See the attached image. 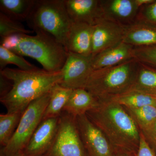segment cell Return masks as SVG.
Wrapping results in <instances>:
<instances>
[{"label":"cell","instance_id":"5","mask_svg":"<svg viewBox=\"0 0 156 156\" xmlns=\"http://www.w3.org/2000/svg\"><path fill=\"white\" fill-rule=\"evenodd\" d=\"M26 21L30 30L49 34L65 47L73 23L65 0H36Z\"/></svg>","mask_w":156,"mask_h":156},{"label":"cell","instance_id":"34","mask_svg":"<svg viewBox=\"0 0 156 156\" xmlns=\"http://www.w3.org/2000/svg\"><path fill=\"white\" fill-rule=\"evenodd\" d=\"M48 156L46 155H43V156Z\"/></svg>","mask_w":156,"mask_h":156},{"label":"cell","instance_id":"24","mask_svg":"<svg viewBox=\"0 0 156 156\" xmlns=\"http://www.w3.org/2000/svg\"><path fill=\"white\" fill-rule=\"evenodd\" d=\"M125 108L133 118L139 129L149 126L156 121V107L154 105Z\"/></svg>","mask_w":156,"mask_h":156},{"label":"cell","instance_id":"7","mask_svg":"<svg viewBox=\"0 0 156 156\" xmlns=\"http://www.w3.org/2000/svg\"><path fill=\"white\" fill-rule=\"evenodd\" d=\"M76 118L61 115L55 140L48 156H87Z\"/></svg>","mask_w":156,"mask_h":156},{"label":"cell","instance_id":"19","mask_svg":"<svg viewBox=\"0 0 156 156\" xmlns=\"http://www.w3.org/2000/svg\"><path fill=\"white\" fill-rule=\"evenodd\" d=\"M35 2L36 0H0V12L17 21H27Z\"/></svg>","mask_w":156,"mask_h":156},{"label":"cell","instance_id":"14","mask_svg":"<svg viewBox=\"0 0 156 156\" xmlns=\"http://www.w3.org/2000/svg\"><path fill=\"white\" fill-rule=\"evenodd\" d=\"M65 3L73 23L93 26L101 18L99 0H65Z\"/></svg>","mask_w":156,"mask_h":156},{"label":"cell","instance_id":"25","mask_svg":"<svg viewBox=\"0 0 156 156\" xmlns=\"http://www.w3.org/2000/svg\"><path fill=\"white\" fill-rule=\"evenodd\" d=\"M31 30H27L21 22L14 20L0 12V37L1 39L18 34L34 33Z\"/></svg>","mask_w":156,"mask_h":156},{"label":"cell","instance_id":"15","mask_svg":"<svg viewBox=\"0 0 156 156\" xmlns=\"http://www.w3.org/2000/svg\"><path fill=\"white\" fill-rule=\"evenodd\" d=\"M134 47L122 42L92 57L93 70L115 66L134 58Z\"/></svg>","mask_w":156,"mask_h":156},{"label":"cell","instance_id":"27","mask_svg":"<svg viewBox=\"0 0 156 156\" xmlns=\"http://www.w3.org/2000/svg\"><path fill=\"white\" fill-rule=\"evenodd\" d=\"M135 21L144 23L156 27V0L140 7Z\"/></svg>","mask_w":156,"mask_h":156},{"label":"cell","instance_id":"8","mask_svg":"<svg viewBox=\"0 0 156 156\" xmlns=\"http://www.w3.org/2000/svg\"><path fill=\"white\" fill-rule=\"evenodd\" d=\"M85 148L89 156H114L116 151L103 132L87 115L76 118Z\"/></svg>","mask_w":156,"mask_h":156},{"label":"cell","instance_id":"11","mask_svg":"<svg viewBox=\"0 0 156 156\" xmlns=\"http://www.w3.org/2000/svg\"><path fill=\"white\" fill-rule=\"evenodd\" d=\"M101 18L123 27L136 21L139 10L135 0H99Z\"/></svg>","mask_w":156,"mask_h":156},{"label":"cell","instance_id":"3","mask_svg":"<svg viewBox=\"0 0 156 156\" xmlns=\"http://www.w3.org/2000/svg\"><path fill=\"white\" fill-rule=\"evenodd\" d=\"M34 32L33 36L15 35L1 39V45L20 55L35 59L46 71H61L67 58L66 48L49 34L40 30Z\"/></svg>","mask_w":156,"mask_h":156},{"label":"cell","instance_id":"22","mask_svg":"<svg viewBox=\"0 0 156 156\" xmlns=\"http://www.w3.org/2000/svg\"><path fill=\"white\" fill-rule=\"evenodd\" d=\"M23 113H8L0 115V144L2 147L9 143L18 126Z\"/></svg>","mask_w":156,"mask_h":156},{"label":"cell","instance_id":"12","mask_svg":"<svg viewBox=\"0 0 156 156\" xmlns=\"http://www.w3.org/2000/svg\"><path fill=\"white\" fill-rule=\"evenodd\" d=\"M59 117L43 120L23 151L25 156H41L53 145L58 129Z\"/></svg>","mask_w":156,"mask_h":156},{"label":"cell","instance_id":"1","mask_svg":"<svg viewBox=\"0 0 156 156\" xmlns=\"http://www.w3.org/2000/svg\"><path fill=\"white\" fill-rule=\"evenodd\" d=\"M86 115L103 132L116 151L136 154L140 131L124 107L110 99L99 101L97 107Z\"/></svg>","mask_w":156,"mask_h":156},{"label":"cell","instance_id":"23","mask_svg":"<svg viewBox=\"0 0 156 156\" xmlns=\"http://www.w3.org/2000/svg\"><path fill=\"white\" fill-rule=\"evenodd\" d=\"M9 64L15 65L23 70H34L39 69L27 61L23 56L0 45V71L5 68Z\"/></svg>","mask_w":156,"mask_h":156},{"label":"cell","instance_id":"33","mask_svg":"<svg viewBox=\"0 0 156 156\" xmlns=\"http://www.w3.org/2000/svg\"><path fill=\"white\" fill-rule=\"evenodd\" d=\"M1 156H25L23 151L18 152L16 153L12 154L9 155H4L1 154Z\"/></svg>","mask_w":156,"mask_h":156},{"label":"cell","instance_id":"20","mask_svg":"<svg viewBox=\"0 0 156 156\" xmlns=\"http://www.w3.org/2000/svg\"><path fill=\"white\" fill-rule=\"evenodd\" d=\"M126 108L156 105V92L131 91L110 98Z\"/></svg>","mask_w":156,"mask_h":156},{"label":"cell","instance_id":"2","mask_svg":"<svg viewBox=\"0 0 156 156\" xmlns=\"http://www.w3.org/2000/svg\"><path fill=\"white\" fill-rule=\"evenodd\" d=\"M12 83L10 92L0 97L7 112L23 113L32 102L50 92L62 78V71L51 72L40 69L25 71L5 68L0 71Z\"/></svg>","mask_w":156,"mask_h":156},{"label":"cell","instance_id":"31","mask_svg":"<svg viewBox=\"0 0 156 156\" xmlns=\"http://www.w3.org/2000/svg\"><path fill=\"white\" fill-rule=\"evenodd\" d=\"M154 0H135L136 4L138 5L139 8L144 5H147L149 4L153 1Z\"/></svg>","mask_w":156,"mask_h":156},{"label":"cell","instance_id":"6","mask_svg":"<svg viewBox=\"0 0 156 156\" xmlns=\"http://www.w3.org/2000/svg\"><path fill=\"white\" fill-rule=\"evenodd\" d=\"M50 99V92L32 102L23 113L15 132L7 145L2 147L1 154L9 155L23 151L43 120Z\"/></svg>","mask_w":156,"mask_h":156},{"label":"cell","instance_id":"10","mask_svg":"<svg viewBox=\"0 0 156 156\" xmlns=\"http://www.w3.org/2000/svg\"><path fill=\"white\" fill-rule=\"evenodd\" d=\"M125 27L100 18L93 26L92 57L122 42Z\"/></svg>","mask_w":156,"mask_h":156},{"label":"cell","instance_id":"17","mask_svg":"<svg viewBox=\"0 0 156 156\" xmlns=\"http://www.w3.org/2000/svg\"><path fill=\"white\" fill-rule=\"evenodd\" d=\"M99 101L86 89H73L63 111L76 117L86 115L97 107Z\"/></svg>","mask_w":156,"mask_h":156},{"label":"cell","instance_id":"4","mask_svg":"<svg viewBox=\"0 0 156 156\" xmlns=\"http://www.w3.org/2000/svg\"><path fill=\"white\" fill-rule=\"evenodd\" d=\"M139 62L135 58L115 66L94 70L83 89L98 101L110 99L128 91L137 73Z\"/></svg>","mask_w":156,"mask_h":156},{"label":"cell","instance_id":"9","mask_svg":"<svg viewBox=\"0 0 156 156\" xmlns=\"http://www.w3.org/2000/svg\"><path fill=\"white\" fill-rule=\"evenodd\" d=\"M92 56H85L68 52L65 63L61 69L62 80L60 85L74 89H83L93 70Z\"/></svg>","mask_w":156,"mask_h":156},{"label":"cell","instance_id":"36","mask_svg":"<svg viewBox=\"0 0 156 156\" xmlns=\"http://www.w3.org/2000/svg\"><path fill=\"white\" fill-rule=\"evenodd\" d=\"M155 106H156V105H155Z\"/></svg>","mask_w":156,"mask_h":156},{"label":"cell","instance_id":"28","mask_svg":"<svg viewBox=\"0 0 156 156\" xmlns=\"http://www.w3.org/2000/svg\"><path fill=\"white\" fill-rule=\"evenodd\" d=\"M139 129L147 141L152 144L156 149V121L149 126Z\"/></svg>","mask_w":156,"mask_h":156},{"label":"cell","instance_id":"26","mask_svg":"<svg viewBox=\"0 0 156 156\" xmlns=\"http://www.w3.org/2000/svg\"><path fill=\"white\" fill-rule=\"evenodd\" d=\"M134 54L137 61L156 68V45L134 48Z\"/></svg>","mask_w":156,"mask_h":156},{"label":"cell","instance_id":"13","mask_svg":"<svg viewBox=\"0 0 156 156\" xmlns=\"http://www.w3.org/2000/svg\"><path fill=\"white\" fill-rule=\"evenodd\" d=\"M92 30L93 26L83 23H73L65 46L68 52L92 56Z\"/></svg>","mask_w":156,"mask_h":156},{"label":"cell","instance_id":"35","mask_svg":"<svg viewBox=\"0 0 156 156\" xmlns=\"http://www.w3.org/2000/svg\"><path fill=\"white\" fill-rule=\"evenodd\" d=\"M87 156H88V155H87Z\"/></svg>","mask_w":156,"mask_h":156},{"label":"cell","instance_id":"16","mask_svg":"<svg viewBox=\"0 0 156 156\" xmlns=\"http://www.w3.org/2000/svg\"><path fill=\"white\" fill-rule=\"evenodd\" d=\"M122 42L134 48L156 45V27L135 21L125 27Z\"/></svg>","mask_w":156,"mask_h":156},{"label":"cell","instance_id":"18","mask_svg":"<svg viewBox=\"0 0 156 156\" xmlns=\"http://www.w3.org/2000/svg\"><path fill=\"white\" fill-rule=\"evenodd\" d=\"M73 90L58 83L53 87L50 91V101L45 110L43 120L59 117Z\"/></svg>","mask_w":156,"mask_h":156},{"label":"cell","instance_id":"21","mask_svg":"<svg viewBox=\"0 0 156 156\" xmlns=\"http://www.w3.org/2000/svg\"><path fill=\"white\" fill-rule=\"evenodd\" d=\"M131 91L156 92V68L139 62L136 78L126 92Z\"/></svg>","mask_w":156,"mask_h":156},{"label":"cell","instance_id":"32","mask_svg":"<svg viewBox=\"0 0 156 156\" xmlns=\"http://www.w3.org/2000/svg\"><path fill=\"white\" fill-rule=\"evenodd\" d=\"M136 154L124 151H116L114 156H135Z\"/></svg>","mask_w":156,"mask_h":156},{"label":"cell","instance_id":"29","mask_svg":"<svg viewBox=\"0 0 156 156\" xmlns=\"http://www.w3.org/2000/svg\"><path fill=\"white\" fill-rule=\"evenodd\" d=\"M135 156H156L153 150L141 132L139 147Z\"/></svg>","mask_w":156,"mask_h":156},{"label":"cell","instance_id":"30","mask_svg":"<svg viewBox=\"0 0 156 156\" xmlns=\"http://www.w3.org/2000/svg\"><path fill=\"white\" fill-rule=\"evenodd\" d=\"M12 87V83L2 74L0 73V97L8 94Z\"/></svg>","mask_w":156,"mask_h":156}]
</instances>
